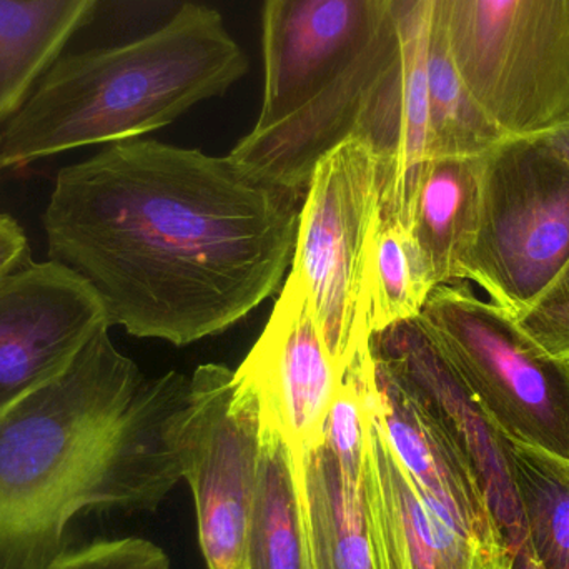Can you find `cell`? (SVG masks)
Returning <instances> with one entry per match:
<instances>
[{
	"mask_svg": "<svg viewBox=\"0 0 569 569\" xmlns=\"http://www.w3.org/2000/svg\"><path fill=\"white\" fill-rule=\"evenodd\" d=\"M307 295L284 280L266 330L236 378L260 403L262 421L276 428L293 453L323 440L325 421L343 380Z\"/></svg>",
	"mask_w": 569,
	"mask_h": 569,
	"instance_id": "12",
	"label": "cell"
},
{
	"mask_svg": "<svg viewBox=\"0 0 569 569\" xmlns=\"http://www.w3.org/2000/svg\"><path fill=\"white\" fill-rule=\"evenodd\" d=\"M435 287L430 269L405 223L381 217L367 272V321L371 337L417 320Z\"/></svg>",
	"mask_w": 569,
	"mask_h": 569,
	"instance_id": "21",
	"label": "cell"
},
{
	"mask_svg": "<svg viewBox=\"0 0 569 569\" xmlns=\"http://www.w3.org/2000/svg\"><path fill=\"white\" fill-rule=\"evenodd\" d=\"M418 321L508 440L569 461L567 358L465 284L435 287Z\"/></svg>",
	"mask_w": 569,
	"mask_h": 569,
	"instance_id": "5",
	"label": "cell"
},
{
	"mask_svg": "<svg viewBox=\"0 0 569 569\" xmlns=\"http://www.w3.org/2000/svg\"><path fill=\"white\" fill-rule=\"evenodd\" d=\"M100 0H0V126L92 19Z\"/></svg>",
	"mask_w": 569,
	"mask_h": 569,
	"instance_id": "17",
	"label": "cell"
},
{
	"mask_svg": "<svg viewBox=\"0 0 569 569\" xmlns=\"http://www.w3.org/2000/svg\"><path fill=\"white\" fill-rule=\"evenodd\" d=\"M375 381L381 430L415 483L487 557L507 555L511 548L460 448L377 361Z\"/></svg>",
	"mask_w": 569,
	"mask_h": 569,
	"instance_id": "14",
	"label": "cell"
},
{
	"mask_svg": "<svg viewBox=\"0 0 569 569\" xmlns=\"http://www.w3.org/2000/svg\"><path fill=\"white\" fill-rule=\"evenodd\" d=\"M0 173H2V170H0Z\"/></svg>",
	"mask_w": 569,
	"mask_h": 569,
	"instance_id": "28",
	"label": "cell"
},
{
	"mask_svg": "<svg viewBox=\"0 0 569 569\" xmlns=\"http://www.w3.org/2000/svg\"><path fill=\"white\" fill-rule=\"evenodd\" d=\"M531 137L569 162V110L557 122L540 132L531 133Z\"/></svg>",
	"mask_w": 569,
	"mask_h": 569,
	"instance_id": "25",
	"label": "cell"
},
{
	"mask_svg": "<svg viewBox=\"0 0 569 569\" xmlns=\"http://www.w3.org/2000/svg\"><path fill=\"white\" fill-rule=\"evenodd\" d=\"M247 69L222 16L186 3L132 42L60 57L0 127V170L139 139L222 96Z\"/></svg>",
	"mask_w": 569,
	"mask_h": 569,
	"instance_id": "3",
	"label": "cell"
},
{
	"mask_svg": "<svg viewBox=\"0 0 569 569\" xmlns=\"http://www.w3.org/2000/svg\"><path fill=\"white\" fill-rule=\"evenodd\" d=\"M390 183V167L365 140L350 137L317 163L301 203L287 279L307 295L343 371L370 351L368 260Z\"/></svg>",
	"mask_w": 569,
	"mask_h": 569,
	"instance_id": "4",
	"label": "cell"
},
{
	"mask_svg": "<svg viewBox=\"0 0 569 569\" xmlns=\"http://www.w3.org/2000/svg\"><path fill=\"white\" fill-rule=\"evenodd\" d=\"M370 350L460 448L483 485L508 547H521L525 525L511 471V441L488 418L418 318L373 335Z\"/></svg>",
	"mask_w": 569,
	"mask_h": 569,
	"instance_id": "11",
	"label": "cell"
},
{
	"mask_svg": "<svg viewBox=\"0 0 569 569\" xmlns=\"http://www.w3.org/2000/svg\"><path fill=\"white\" fill-rule=\"evenodd\" d=\"M383 0H266V89L252 132H266L351 79L377 49Z\"/></svg>",
	"mask_w": 569,
	"mask_h": 569,
	"instance_id": "9",
	"label": "cell"
},
{
	"mask_svg": "<svg viewBox=\"0 0 569 569\" xmlns=\"http://www.w3.org/2000/svg\"><path fill=\"white\" fill-rule=\"evenodd\" d=\"M569 259V162L535 137H507L483 157L480 217L461 280L520 317Z\"/></svg>",
	"mask_w": 569,
	"mask_h": 569,
	"instance_id": "7",
	"label": "cell"
},
{
	"mask_svg": "<svg viewBox=\"0 0 569 569\" xmlns=\"http://www.w3.org/2000/svg\"><path fill=\"white\" fill-rule=\"evenodd\" d=\"M0 127H2V126H0Z\"/></svg>",
	"mask_w": 569,
	"mask_h": 569,
	"instance_id": "29",
	"label": "cell"
},
{
	"mask_svg": "<svg viewBox=\"0 0 569 569\" xmlns=\"http://www.w3.org/2000/svg\"><path fill=\"white\" fill-rule=\"evenodd\" d=\"M517 318L538 343L569 360V259L550 287Z\"/></svg>",
	"mask_w": 569,
	"mask_h": 569,
	"instance_id": "23",
	"label": "cell"
},
{
	"mask_svg": "<svg viewBox=\"0 0 569 569\" xmlns=\"http://www.w3.org/2000/svg\"><path fill=\"white\" fill-rule=\"evenodd\" d=\"M525 547L541 569H569V461L510 443Z\"/></svg>",
	"mask_w": 569,
	"mask_h": 569,
	"instance_id": "20",
	"label": "cell"
},
{
	"mask_svg": "<svg viewBox=\"0 0 569 569\" xmlns=\"http://www.w3.org/2000/svg\"><path fill=\"white\" fill-rule=\"evenodd\" d=\"M487 569H541L540 565L531 558L530 551L527 550L525 543L515 548L510 553L501 557L500 560L488 565Z\"/></svg>",
	"mask_w": 569,
	"mask_h": 569,
	"instance_id": "27",
	"label": "cell"
},
{
	"mask_svg": "<svg viewBox=\"0 0 569 569\" xmlns=\"http://www.w3.org/2000/svg\"><path fill=\"white\" fill-rule=\"evenodd\" d=\"M483 157L428 159L408 200L403 223L437 287L461 280L480 217Z\"/></svg>",
	"mask_w": 569,
	"mask_h": 569,
	"instance_id": "16",
	"label": "cell"
},
{
	"mask_svg": "<svg viewBox=\"0 0 569 569\" xmlns=\"http://www.w3.org/2000/svg\"><path fill=\"white\" fill-rule=\"evenodd\" d=\"M246 569H311L295 453L282 435L263 421Z\"/></svg>",
	"mask_w": 569,
	"mask_h": 569,
	"instance_id": "18",
	"label": "cell"
},
{
	"mask_svg": "<svg viewBox=\"0 0 569 569\" xmlns=\"http://www.w3.org/2000/svg\"><path fill=\"white\" fill-rule=\"evenodd\" d=\"M301 197L229 156L132 139L63 167L42 223L49 260L96 291L110 327L183 347L276 293Z\"/></svg>",
	"mask_w": 569,
	"mask_h": 569,
	"instance_id": "1",
	"label": "cell"
},
{
	"mask_svg": "<svg viewBox=\"0 0 569 569\" xmlns=\"http://www.w3.org/2000/svg\"><path fill=\"white\" fill-rule=\"evenodd\" d=\"M190 378L143 380L100 331L72 367L0 415V569H47L92 511H149L183 480Z\"/></svg>",
	"mask_w": 569,
	"mask_h": 569,
	"instance_id": "2",
	"label": "cell"
},
{
	"mask_svg": "<svg viewBox=\"0 0 569 569\" xmlns=\"http://www.w3.org/2000/svg\"><path fill=\"white\" fill-rule=\"evenodd\" d=\"M109 328L96 291L53 260L0 280V415L62 377Z\"/></svg>",
	"mask_w": 569,
	"mask_h": 569,
	"instance_id": "10",
	"label": "cell"
},
{
	"mask_svg": "<svg viewBox=\"0 0 569 569\" xmlns=\"http://www.w3.org/2000/svg\"><path fill=\"white\" fill-rule=\"evenodd\" d=\"M451 57L507 137L569 110V0H433Z\"/></svg>",
	"mask_w": 569,
	"mask_h": 569,
	"instance_id": "6",
	"label": "cell"
},
{
	"mask_svg": "<svg viewBox=\"0 0 569 569\" xmlns=\"http://www.w3.org/2000/svg\"><path fill=\"white\" fill-rule=\"evenodd\" d=\"M47 569H170L162 548L142 538L100 540L67 550Z\"/></svg>",
	"mask_w": 569,
	"mask_h": 569,
	"instance_id": "22",
	"label": "cell"
},
{
	"mask_svg": "<svg viewBox=\"0 0 569 569\" xmlns=\"http://www.w3.org/2000/svg\"><path fill=\"white\" fill-rule=\"evenodd\" d=\"M430 149L428 156H485L507 139L461 77L447 37L431 16L427 53Z\"/></svg>",
	"mask_w": 569,
	"mask_h": 569,
	"instance_id": "19",
	"label": "cell"
},
{
	"mask_svg": "<svg viewBox=\"0 0 569 569\" xmlns=\"http://www.w3.org/2000/svg\"><path fill=\"white\" fill-rule=\"evenodd\" d=\"M295 467L311 569H378L361 477L325 440L295 453Z\"/></svg>",
	"mask_w": 569,
	"mask_h": 569,
	"instance_id": "15",
	"label": "cell"
},
{
	"mask_svg": "<svg viewBox=\"0 0 569 569\" xmlns=\"http://www.w3.org/2000/svg\"><path fill=\"white\" fill-rule=\"evenodd\" d=\"M26 232L12 217L0 213V280L30 262Z\"/></svg>",
	"mask_w": 569,
	"mask_h": 569,
	"instance_id": "24",
	"label": "cell"
},
{
	"mask_svg": "<svg viewBox=\"0 0 569 569\" xmlns=\"http://www.w3.org/2000/svg\"><path fill=\"white\" fill-rule=\"evenodd\" d=\"M179 437L207 568L246 569L262 453L259 400L237 381L236 371L202 365L190 378Z\"/></svg>",
	"mask_w": 569,
	"mask_h": 569,
	"instance_id": "8",
	"label": "cell"
},
{
	"mask_svg": "<svg viewBox=\"0 0 569 569\" xmlns=\"http://www.w3.org/2000/svg\"><path fill=\"white\" fill-rule=\"evenodd\" d=\"M361 490L378 569H487L497 561L415 483L381 430L378 407Z\"/></svg>",
	"mask_w": 569,
	"mask_h": 569,
	"instance_id": "13",
	"label": "cell"
},
{
	"mask_svg": "<svg viewBox=\"0 0 569 569\" xmlns=\"http://www.w3.org/2000/svg\"><path fill=\"white\" fill-rule=\"evenodd\" d=\"M431 0H383L385 16L395 27L417 16Z\"/></svg>",
	"mask_w": 569,
	"mask_h": 569,
	"instance_id": "26",
	"label": "cell"
}]
</instances>
